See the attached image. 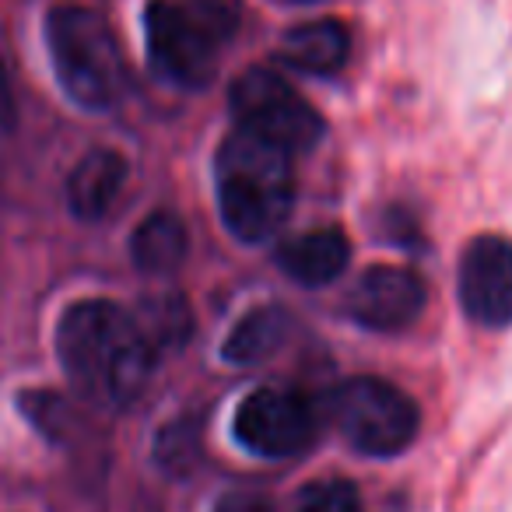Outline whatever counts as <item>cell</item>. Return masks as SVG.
I'll return each mask as SVG.
<instances>
[{
  "label": "cell",
  "mask_w": 512,
  "mask_h": 512,
  "mask_svg": "<svg viewBox=\"0 0 512 512\" xmlns=\"http://www.w3.org/2000/svg\"><path fill=\"white\" fill-rule=\"evenodd\" d=\"M57 355L81 400L99 411H123L148 386L155 344L134 313L109 299H85L60 316Z\"/></svg>",
  "instance_id": "obj_1"
},
{
  "label": "cell",
  "mask_w": 512,
  "mask_h": 512,
  "mask_svg": "<svg viewBox=\"0 0 512 512\" xmlns=\"http://www.w3.org/2000/svg\"><path fill=\"white\" fill-rule=\"evenodd\" d=\"M218 211L225 228L242 242H267L278 235L295 204L292 151L264 137L235 130L214 162Z\"/></svg>",
  "instance_id": "obj_2"
},
{
  "label": "cell",
  "mask_w": 512,
  "mask_h": 512,
  "mask_svg": "<svg viewBox=\"0 0 512 512\" xmlns=\"http://www.w3.org/2000/svg\"><path fill=\"white\" fill-rule=\"evenodd\" d=\"M46 46L67 95L85 109H113L127 92V64L116 32L92 8L60 4L46 15Z\"/></svg>",
  "instance_id": "obj_3"
},
{
  "label": "cell",
  "mask_w": 512,
  "mask_h": 512,
  "mask_svg": "<svg viewBox=\"0 0 512 512\" xmlns=\"http://www.w3.org/2000/svg\"><path fill=\"white\" fill-rule=\"evenodd\" d=\"M239 25V0H151L144 29L148 57L158 78L179 88H204L214 74V57Z\"/></svg>",
  "instance_id": "obj_4"
},
{
  "label": "cell",
  "mask_w": 512,
  "mask_h": 512,
  "mask_svg": "<svg viewBox=\"0 0 512 512\" xmlns=\"http://www.w3.org/2000/svg\"><path fill=\"white\" fill-rule=\"evenodd\" d=\"M334 428L365 456H397L414 442L421 425L418 404L400 386L376 376L341 383L327 400Z\"/></svg>",
  "instance_id": "obj_5"
},
{
  "label": "cell",
  "mask_w": 512,
  "mask_h": 512,
  "mask_svg": "<svg viewBox=\"0 0 512 512\" xmlns=\"http://www.w3.org/2000/svg\"><path fill=\"white\" fill-rule=\"evenodd\" d=\"M228 106L235 113V123L246 134L264 137L285 151H309L320 144L323 120L285 78H278L267 67L242 71L232 81Z\"/></svg>",
  "instance_id": "obj_6"
},
{
  "label": "cell",
  "mask_w": 512,
  "mask_h": 512,
  "mask_svg": "<svg viewBox=\"0 0 512 512\" xmlns=\"http://www.w3.org/2000/svg\"><path fill=\"white\" fill-rule=\"evenodd\" d=\"M232 428L242 449L267 460H285L313 442L316 418L302 393L288 386H260L235 407Z\"/></svg>",
  "instance_id": "obj_7"
},
{
  "label": "cell",
  "mask_w": 512,
  "mask_h": 512,
  "mask_svg": "<svg viewBox=\"0 0 512 512\" xmlns=\"http://www.w3.org/2000/svg\"><path fill=\"white\" fill-rule=\"evenodd\" d=\"M460 306L477 327L502 330L512 323V239L477 235L467 242L456 271Z\"/></svg>",
  "instance_id": "obj_8"
},
{
  "label": "cell",
  "mask_w": 512,
  "mask_h": 512,
  "mask_svg": "<svg viewBox=\"0 0 512 512\" xmlns=\"http://www.w3.org/2000/svg\"><path fill=\"white\" fill-rule=\"evenodd\" d=\"M348 313L355 323L376 334H397L407 330L425 313V285L407 267L376 264L351 285Z\"/></svg>",
  "instance_id": "obj_9"
},
{
  "label": "cell",
  "mask_w": 512,
  "mask_h": 512,
  "mask_svg": "<svg viewBox=\"0 0 512 512\" xmlns=\"http://www.w3.org/2000/svg\"><path fill=\"white\" fill-rule=\"evenodd\" d=\"M351 260V242L341 228H316V232L295 235L278 249L281 271L306 288H323L344 274Z\"/></svg>",
  "instance_id": "obj_10"
},
{
  "label": "cell",
  "mask_w": 512,
  "mask_h": 512,
  "mask_svg": "<svg viewBox=\"0 0 512 512\" xmlns=\"http://www.w3.org/2000/svg\"><path fill=\"white\" fill-rule=\"evenodd\" d=\"M127 183V162L113 148H92L67 179V200L71 211L85 221H95L113 207Z\"/></svg>",
  "instance_id": "obj_11"
},
{
  "label": "cell",
  "mask_w": 512,
  "mask_h": 512,
  "mask_svg": "<svg viewBox=\"0 0 512 512\" xmlns=\"http://www.w3.org/2000/svg\"><path fill=\"white\" fill-rule=\"evenodd\" d=\"M281 57H285V64L295 67V71L327 78V74H337L348 64L351 36L334 18L295 25V29L281 39Z\"/></svg>",
  "instance_id": "obj_12"
},
{
  "label": "cell",
  "mask_w": 512,
  "mask_h": 512,
  "mask_svg": "<svg viewBox=\"0 0 512 512\" xmlns=\"http://www.w3.org/2000/svg\"><path fill=\"white\" fill-rule=\"evenodd\" d=\"M186 225L169 211H155L137 225L134 239H130V256L134 267L144 274H172L186 260Z\"/></svg>",
  "instance_id": "obj_13"
},
{
  "label": "cell",
  "mask_w": 512,
  "mask_h": 512,
  "mask_svg": "<svg viewBox=\"0 0 512 512\" xmlns=\"http://www.w3.org/2000/svg\"><path fill=\"white\" fill-rule=\"evenodd\" d=\"M285 330H288L285 309L260 306L235 323L225 348H221V355H225V362H232V365L260 362V358H267L271 351H278V344L285 341Z\"/></svg>",
  "instance_id": "obj_14"
},
{
  "label": "cell",
  "mask_w": 512,
  "mask_h": 512,
  "mask_svg": "<svg viewBox=\"0 0 512 512\" xmlns=\"http://www.w3.org/2000/svg\"><path fill=\"white\" fill-rule=\"evenodd\" d=\"M137 323H141V330L148 334V341L155 348H162V344H183V337L190 334V313H186L183 299L169 292L141 302Z\"/></svg>",
  "instance_id": "obj_15"
},
{
  "label": "cell",
  "mask_w": 512,
  "mask_h": 512,
  "mask_svg": "<svg viewBox=\"0 0 512 512\" xmlns=\"http://www.w3.org/2000/svg\"><path fill=\"white\" fill-rule=\"evenodd\" d=\"M295 512H365V505L351 481L327 477V481H313L302 491Z\"/></svg>",
  "instance_id": "obj_16"
},
{
  "label": "cell",
  "mask_w": 512,
  "mask_h": 512,
  "mask_svg": "<svg viewBox=\"0 0 512 512\" xmlns=\"http://www.w3.org/2000/svg\"><path fill=\"white\" fill-rule=\"evenodd\" d=\"M197 435H200V428L190 425V421L169 425L162 435H158V463L169 470H186L200 453Z\"/></svg>",
  "instance_id": "obj_17"
},
{
  "label": "cell",
  "mask_w": 512,
  "mask_h": 512,
  "mask_svg": "<svg viewBox=\"0 0 512 512\" xmlns=\"http://www.w3.org/2000/svg\"><path fill=\"white\" fill-rule=\"evenodd\" d=\"M214 512H274V505L256 491H228L214 502Z\"/></svg>",
  "instance_id": "obj_18"
},
{
  "label": "cell",
  "mask_w": 512,
  "mask_h": 512,
  "mask_svg": "<svg viewBox=\"0 0 512 512\" xmlns=\"http://www.w3.org/2000/svg\"><path fill=\"white\" fill-rule=\"evenodd\" d=\"M11 120H15V106H11L8 74H4V64H0V134L11 127Z\"/></svg>",
  "instance_id": "obj_19"
}]
</instances>
